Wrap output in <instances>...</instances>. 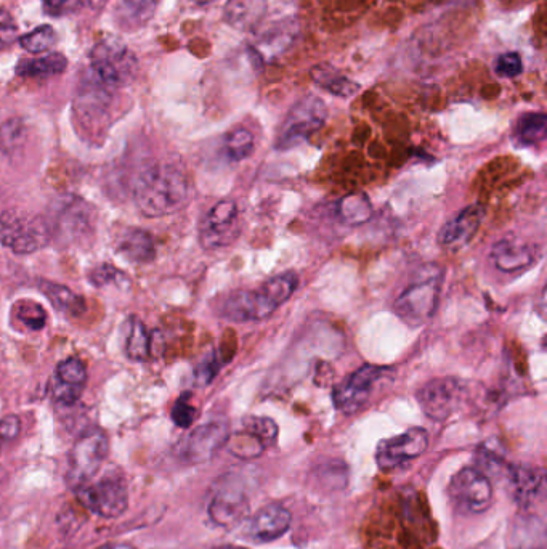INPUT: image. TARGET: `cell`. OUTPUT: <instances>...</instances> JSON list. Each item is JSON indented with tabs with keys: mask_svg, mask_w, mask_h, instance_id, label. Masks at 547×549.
<instances>
[{
	"mask_svg": "<svg viewBox=\"0 0 547 549\" xmlns=\"http://www.w3.org/2000/svg\"><path fill=\"white\" fill-rule=\"evenodd\" d=\"M296 36V21L288 20L278 23L275 28L264 33V36L260 39L259 53L268 58L278 57L284 50L289 49V45H292V41L296 39Z\"/></svg>",
	"mask_w": 547,
	"mask_h": 549,
	"instance_id": "cell-26",
	"label": "cell"
},
{
	"mask_svg": "<svg viewBox=\"0 0 547 549\" xmlns=\"http://www.w3.org/2000/svg\"><path fill=\"white\" fill-rule=\"evenodd\" d=\"M466 391V383H462L461 379H430L419 389L418 402L427 418L445 421L461 407Z\"/></svg>",
	"mask_w": 547,
	"mask_h": 549,
	"instance_id": "cell-10",
	"label": "cell"
},
{
	"mask_svg": "<svg viewBox=\"0 0 547 549\" xmlns=\"http://www.w3.org/2000/svg\"><path fill=\"white\" fill-rule=\"evenodd\" d=\"M291 521V511L288 508L272 503L252 516L246 529V537L254 543H272L288 532Z\"/></svg>",
	"mask_w": 547,
	"mask_h": 549,
	"instance_id": "cell-18",
	"label": "cell"
},
{
	"mask_svg": "<svg viewBox=\"0 0 547 549\" xmlns=\"http://www.w3.org/2000/svg\"><path fill=\"white\" fill-rule=\"evenodd\" d=\"M77 497L89 511L105 519L122 516L129 506V488L118 472H108L94 484L79 488Z\"/></svg>",
	"mask_w": 547,
	"mask_h": 549,
	"instance_id": "cell-7",
	"label": "cell"
},
{
	"mask_svg": "<svg viewBox=\"0 0 547 549\" xmlns=\"http://www.w3.org/2000/svg\"><path fill=\"white\" fill-rule=\"evenodd\" d=\"M17 317L23 325L28 326L29 330H42L47 322V314L42 309V305L33 301H25L18 304Z\"/></svg>",
	"mask_w": 547,
	"mask_h": 549,
	"instance_id": "cell-38",
	"label": "cell"
},
{
	"mask_svg": "<svg viewBox=\"0 0 547 549\" xmlns=\"http://www.w3.org/2000/svg\"><path fill=\"white\" fill-rule=\"evenodd\" d=\"M220 360L215 352H209L206 357L199 362L195 370V383L198 387H206L214 381L215 376L219 375Z\"/></svg>",
	"mask_w": 547,
	"mask_h": 549,
	"instance_id": "cell-39",
	"label": "cell"
},
{
	"mask_svg": "<svg viewBox=\"0 0 547 549\" xmlns=\"http://www.w3.org/2000/svg\"><path fill=\"white\" fill-rule=\"evenodd\" d=\"M127 357L135 362H145L151 355V338L143 322L132 318L129 326V336L126 341Z\"/></svg>",
	"mask_w": 547,
	"mask_h": 549,
	"instance_id": "cell-32",
	"label": "cell"
},
{
	"mask_svg": "<svg viewBox=\"0 0 547 549\" xmlns=\"http://www.w3.org/2000/svg\"><path fill=\"white\" fill-rule=\"evenodd\" d=\"M41 291L52 302L55 309L63 314L79 315L86 310V302L81 296H77L68 286L57 285L50 281H41Z\"/></svg>",
	"mask_w": 547,
	"mask_h": 549,
	"instance_id": "cell-29",
	"label": "cell"
},
{
	"mask_svg": "<svg viewBox=\"0 0 547 549\" xmlns=\"http://www.w3.org/2000/svg\"><path fill=\"white\" fill-rule=\"evenodd\" d=\"M442 283V269L437 265H429L397 297L394 302L395 314L410 326H422L429 322L437 310Z\"/></svg>",
	"mask_w": 547,
	"mask_h": 549,
	"instance_id": "cell-3",
	"label": "cell"
},
{
	"mask_svg": "<svg viewBox=\"0 0 547 549\" xmlns=\"http://www.w3.org/2000/svg\"><path fill=\"white\" fill-rule=\"evenodd\" d=\"M392 370L376 365H363L336 386L333 392L334 407L342 415H355L365 407L376 387L389 378Z\"/></svg>",
	"mask_w": 547,
	"mask_h": 549,
	"instance_id": "cell-8",
	"label": "cell"
},
{
	"mask_svg": "<svg viewBox=\"0 0 547 549\" xmlns=\"http://www.w3.org/2000/svg\"><path fill=\"white\" fill-rule=\"evenodd\" d=\"M535 251L514 238H503L491 249V261L501 272L512 273L525 270L535 262Z\"/></svg>",
	"mask_w": 547,
	"mask_h": 549,
	"instance_id": "cell-21",
	"label": "cell"
},
{
	"mask_svg": "<svg viewBox=\"0 0 547 549\" xmlns=\"http://www.w3.org/2000/svg\"><path fill=\"white\" fill-rule=\"evenodd\" d=\"M328 108L321 98L307 95L289 110L276 135V150L286 151L307 142L325 126Z\"/></svg>",
	"mask_w": 547,
	"mask_h": 549,
	"instance_id": "cell-4",
	"label": "cell"
},
{
	"mask_svg": "<svg viewBox=\"0 0 547 549\" xmlns=\"http://www.w3.org/2000/svg\"><path fill=\"white\" fill-rule=\"evenodd\" d=\"M26 140V126L21 119L13 118L0 126V150L5 155H15Z\"/></svg>",
	"mask_w": 547,
	"mask_h": 549,
	"instance_id": "cell-35",
	"label": "cell"
},
{
	"mask_svg": "<svg viewBox=\"0 0 547 549\" xmlns=\"http://www.w3.org/2000/svg\"><path fill=\"white\" fill-rule=\"evenodd\" d=\"M243 429L256 437L265 448L272 447L278 439V426L267 416H248L243 421Z\"/></svg>",
	"mask_w": 547,
	"mask_h": 549,
	"instance_id": "cell-34",
	"label": "cell"
},
{
	"mask_svg": "<svg viewBox=\"0 0 547 549\" xmlns=\"http://www.w3.org/2000/svg\"><path fill=\"white\" fill-rule=\"evenodd\" d=\"M509 549H546V530L541 519L522 516L512 524L507 535Z\"/></svg>",
	"mask_w": 547,
	"mask_h": 549,
	"instance_id": "cell-23",
	"label": "cell"
},
{
	"mask_svg": "<svg viewBox=\"0 0 547 549\" xmlns=\"http://www.w3.org/2000/svg\"><path fill=\"white\" fill-rule=\"evenodd\" d=\"M495 71L501 78H517L523 71L519 53L511 52L501 55L496 61Z\"/></svg>",
	"mask_w": 547,
	"mask_h": 549,
	"instance_id": "cell-42",
	"label": "cell"
},
{
	"mask_svg": "<svg viewBox=\"0 0 547 549\" xmlns=\"http://www.w3.org/2000/svg\"><path fill=\"white\" fill-rule=\"evenodd\" d=\"M238 206L233 200L215 203L199 225V241L206 249L227 248L240 235Z\"/></svg>",
	"mask_w": 547,
	"mask_h": 549,
	"instance_id": "cell-12",
	"label": "cell"
},
{
	"mask_svg": "<svg viewBox=\"0 0 547 549\" xmlns=\"http://www.w3.org/2000/svg\"><path fill=\"white\" fill-rule=\"evenodd\" d=\"M547 132V118L544 113H527L515 124V139L523 147H533L543 142Z\"/></svg>",
	"mask_w": 547,
	"mask_h": 549,
	"instance_id": "cell-30",
	"label": "cell"
},
{
	"mask_svg": "<svg viewBox=\"0 0 547 549\" xmlns=\"http://www.w3.org/2000/svg\"><path fill=\"white\" fill-rule=\"evenodd\" d=\"M227 445L228 450L241 460H252V458H257L267 450L256 437L249 434L248 431H244V429L228 437Z\"/></svg>",
	"mask_w": 547,
	"mask_h": 549,
	"instance_id": "cell-33",
	"label": "cell"
},
{
	"mask_svg": "<svg viewBox=\"0 0 547 549\" xmlns=\"http://www.w3.org/2000/svg\"><path fill=\"white\" fill-rule=\"evenodd\" d=\"M249 513V500L243 488L231 484L225 479L220 487L215 488L214 497L209 503V517L219 527H233L240 524Z\"/></svg>",
	"mask_w": 547,
	"mask_h": 549,
	"instance_id": "cell-16",
	"label": "cell"
},
{
	"mask_svg": "<svg viewBox=\"0 0 547 549\" xmlns=\"http://www.w3.org/2000/svg\"><path fill=\"white\" fill-rule=\"evenodd\" d=\"M509 492L519 505L527 506L543 488V472L531 466H507Z\"/></svg>",
	"mask_w": 547,
	"mask_h": 549,
	"instance_id": "cell-22",
	"label": "cell"
},
{
	"mask_svg": "<svg viewBox=\"0 0 547 549\" xmlns=\"http://www.w3.org/2000/svg\"><path fill=\"white\" fill-rule=\"evenodd\" d=\"M20 431L21 419L17 415L5 416L0 421V448L17 439L20 436Z\"/></svg>",
	"mask_w": 547,
	"mask_h": 549,
	"instance_id": "cell-43",
	"label": "cell"
},
{
	"mask_svg": "<svg viewBox=\"0 0 547 549\" xmlns=\"http://www.w3.org/2000/svg\"><path fill=\"white\" fill-rule=\"evenodd\" d=\"M278 307L280 305L268 296L264 286H260L256 291L238 289L228 294L220 301L219 315L233 323L262 322L272 317Z\"/></svg>",
	"mask_w": 547,
	"mask_h": 549,
	"instance_id": "cell-11",
	"label": "cell"
},
{
	"mask_svg": "<svg viewBox=\"0 0 547 549\" xmlns=\"http://www.w3.org/2000/svg\"><path fill=\"white\" fill-rule=\"evenodd\" d=\"M68 2L69 0H42V5H44V10L47 15L60 17L63 13H66Z\"/></svg>",
	"mask_w": 547,
	"mask_h": 549,
	"instance_id": "cell-45",
	"label": "cell"
},
{
	"mask_svg": "<svg viewBox=\"0 0 547 549\" xmlns=\"http://www.w3.org/2000/svg\"><path fill=\"white\" fill-rule=\"evenodd\" d=\"M17 34L18 28L12 15L7 10L0 9V49L12 44Z\"/></svg>",
	"mask_w": 547,
	"mask_h": 549,
	"instance_id": "cell-44",
	"label": "cell"
},
{
	"mask_svg": "<svg viewBox=\"0 0 547 549\" xmlns=\"http://www.w3.org/2000/svg\"><path fill=\"white\" fill-rule=\"evenodd\" d=\"M108 448H110L108 436L98 427L87 429L76 440V444L69 453L68 472H66V480L74 490L90 484V480L97 476L108 455Z\"/></svg>",
	"mask_w": 547,
	"mask_h": 549,
	"instance_id": "cell-5",
	"label": "cell"
},
{
	"mask_svg": "<svg viewBox=\"0 0 547 549\" xmlns=\"http://www.w3.org/2000/svg\"><path fill=\"white\" fill-rule=\"evenodd\" d=\"M90 281H92L95 286H98V288L111 285V283L121 286V281L129 283L126 273L121 272V270L116 269V267H113V265L110 264H103L100 265V267H97L94 272L90 273Z\"/></svg>",
	"mask_w": 547,
	"mask_h": 549,
	"instance_id": "cell-40",
	"label": "cell"
},
{
	"mask_svg": "<svg viewBox=\"0 0 547 549\" xmlns=\"http://www.w3.org/2000/svg\"><path fill=\"white\" fill-rule=\"evenodd\" d=\"M190 180L187 174L172 164L146 167L134 183V201L143 216H171L190 200Z\"/></svg>",
	"mask_w": 547,
	"mask_h": 549,
	"instance_id": "cell-1",
	"label": "cell"
},
{
	"mask_svg": "<svg viewBox=\"0 0 547 549\" xmlns=\"http://www.w3.org/2000/svg\"><path fill=\"white\" fill-rule=\"evenodd\" d=\"M103 549H135L134 546L126 545V543H114V545L105 546Z\"/></svg>",
	"mask_w": 547,
	"mask_h": 549,
	"instance_id": "cell-46",
	"label": "cell"
},
{
	"mask_svg": "<svg viewBox=\"0 0 547 549\" xmlns=\"http://www.w3.org/2000/svg\"><path fill=\"white\" fill-rule=\"evenodd\" d=\"M116 253L135 264H150L156 257V244L153 236L142 228H122L114 240Z\"/></svg>",
	"mask_w": 547,
	"mask_h": 549,
	"instance_id": "cell-20",
	"label": "cell"
},
{
	"mask_svg": "<svg viewBox=\"0 0 547 549\" xmlns=\"http://www.w3.org/2000/svg\"><path fill=\"white\" fill-rule=\"evenodd\" d=\"M230 437V427L225 421H211L191 431L179 447V456L185 463L201 464L212 460Z\"/></svg>",
	"mask_w": 547,
	"mask_h": 549,
	"instance_id": "cell-14",
	"label": "cell"
},
{
	"mask_svg": "<svg viewBox=\"0 0 547 549\" xmlns=\"http://www.w3.org/2000/svg\"><path fill=\"white\" fill-rule=\"evenodd\" d=\"M214 549H246V548H240V546H220V548H214Z\"/></svg>",
	"mask_w": 547,
	"mask_h": 549,
	"instance_id": "cell-48",
	"label": "cell"
},
{
	"mask_svg": "<svg viewBox=\"0 0 547 549\" xmlns=\"http://www.w3.org/2000/svg\"><path fill=\"white\" fill-rule=\"evenodd\" d=\"M337 217L347 225H363L373 217V204L365 193H350L337 203Z\"/></svg>",
	"mask_w": 547,
	"mask_h": 549,
	"instance_id": "cell-28",
	"label": "cell"
},
{
	"mask_svg": "<svg viewBox=\"0 0 547 549\" xmlns=\"http://www.w3.org/2000/svg\"><path fill=\"white\" fill-rule=\"evenodd\" d=\"M190 397V394H183L172 408V421L182 429H188L196 418V410L190 403Z\"/></svg>",
	"mask_w": 547,
	"mask_h": 549,
	"instance_id": "cell-41",
	"label": "cell"
},
{
	"mask_svg": "<svg viewBox=\"0 0 547 549\" xmlns=\"http://www.w3.org/2000/svg\"><path fill=\"white\" fill-rule=\"evenodd\" d=\"M57 42V31L49 25L39 26L31 33L21 36L20 39L21 47L31 53L49 52Z\"/></svg>",
	"mask_w": 547,
	"mask_h": 549,
	"instance_id": "cell-36",
	"label": "cell"
},
{
	"mask_svg": "<svg viewBox=\"0 0 547 549\" xmlns=\"http://www.w3.org/2000/svg\"><path fill=\"white\" fill-rule=\"evenodd\" d=\"M429 447V434L422 427H413L400 436L382 440L377 445L376 461L379 468L390 471L408 461L416 460Z\"/></svg>",
	"mask_w": 547,
	"mask_h": 549,
	"instance_id": "cell-15",
	"label": "cell"
},
{
	"mask_svg": "<svg viewBox=\"0 0 547 549\" xmlns=\"http://www.w3.org/2000/svg\"><path fill=\"white\" fill-rule=\"evenodd\" d=\"M310 74H312V79L317 82L318 86L323 87L326 92L336 95V97L350 98L360 92V84L344 76L341 71L334 68L333 65H329V63H320V65L313 66Z\"/></svg>",
	"mask_w": 547,
	"mask_h": 549,
	"instance_id": "cell-25",
	"label": "cell"
},
{
	"mask_svg": "<svg viewBox=\"0 0 547 549\" xmlns=\"http://www.w3.org/2000/svg\"><path fill=\"white\" fill-rule=\"evenodd\" d=\"M267 12V0H228L225 20L233 28L249 31L259 25Z\"/></svg>",
	"mask_w": 547,
	"mask_h": 549,
	"instance_id": "cell-24",
	"label": "cell"
},
{
	"mask_svg": "<svg viewBox=\"0 0 547 549\" xmlns=\"http://www.w3.org/2000/svg\"><path fill=\"white\" fill-rule=\"evenodd\" d=\"M451 503L462 514H482L493 503V485L482 469L464 468L448 487Z\"/></svg>",
	"mask_w": 547,
	"mask_h": 549,
	"instance_id": "cell-9",
	"label": "cell"
},
{
	"mask_svg": "<svg viewBox=\"0 0 547 549\" xmlns=\"http://www.w3.org/2000/svg\"><path fill=\"white\" fill-rule=\"evenodd\" d=\"M254 151V137L248 129H235L225 139V153L231 161H244Z\"/></svg>",
	"mask_w": 547,
	"mask_h": 549,
	"instance_id": "cell-37",
	"label": "cell"
},
{
	"mask_svg": "<svg viewBox=\"0 0 547 549\" xmlns=\"http://www.w3.org/2000/svg\"><path fill=\"white\" fill-rule=\"evenodd\" d=\"M159 0H121L118 5L119 21L122 25L140 26L153 17Z\"/></svg>",
	"mask_w": 547,
	"mask_h": 549,
	"instance_id": "cell-31",
	"label": "cell"
},
{
	"mask_svg": "<svg viewBox=\"0 0 547 549\" xmlns=\"http://www.w3.org/2000/svg\"><path fill=\"white\" fill-rule=\"evenodd\" d=\"M52 241L47 220L36 216H21L5 212L0 216V243L13 253L25 256L45 248Z\"/></svg>",
	"mask_w": 547,
	"mask_h": 549,
	"instance_id": "cell-6",
	"label": "cell"
},
{
	"mask_svg": "<svg viewBox=\"0 0 547 549\" xmlns=\"http://www.w3.org/2000/svg\"><path fill=\"white\" fill-rule=\"evenodd\" d=\"M137 68L134 53L118 39H103L90 53L89 73L86 74L87 97L103 102L114 89L126 84Z\"/></svg>",
	"mask_w": 547,
	"mask_h": 549,
	"instance_id": "cell-2",
	"label": "cell"
},
{
	"mask_svg": "<svg viewBox=\"0 0 547 549\" xmlns=\"http://www.w3.org/2000/svg\"><path fill=\"white\" fill-rule=\"evenodd\" d=\"M211 2H214V0H196V4H199V5H207V4H211Z\"/></svg>",
	"mask_w": 547,
	"mask_h": 549,
	"instance_id": "cell-47",
	"label": "cell"
},
{
	"mask_svg": "<svg viewBox=\"0 0 547 549\" xmlns=\"http://www.w3.org/2000/svg\"><path fill=\"white\" fill-rule=\"evenodd\" d=\"M47 224H49L52 238L60 236L65 241H74L89 232L92 224V209L86 201H82L77 196H63L57 203H52Z\"/></svg>",
	"mask_w": 547,
	"mask_h": 549,
	"instance_id": "cell-13",
	"label": "cell"
},
{
	"mask_svg": "<svg viewBox=\"0 0 547 549\" xmlns=\"http://www.w3.org/2000/svg\"><path fill=\"white\" fill-rule=\"evenodd\" d=\"M68 68V60L61 53H50L41 58L21 60L17 66L18 76L25 78H50L63 73Z\"/></svg>",
	"mask_w": 547,
	"mask_h": 549,
	"instance_id": "cell-27",
	"label": "cell"
},
{
	"mask_svg": "<svg viewBox=\"0 0 547 549\" xmlns=\"http://www.w3.org/2000/svg\"><path fill=\"white\" fill-rule=\"evenodd\" d=\"M483 217H485V211L480 204L467 206L448 224L443 225L438 233V241L445 248H461L474 238L475 233L479 232Z\"/></svg>",
	"mask_w": 547,
	"mask_h": 549,
	"instance_id": "cell-19",
	"label": "cell"
},
{
	"mask_svg": "<svg viewBox=\"0 0 547 549\" xmlns=\"http://www.w3.org/2000/svg\"><path fill=\"white\" fill-rule=\"evenodd\" d=\"M87 384V368L81 358L69 357L57 366L50 383L52 400L63 407L79 402Z\"/></svg>",
	"mask_w": 547,
	"mask_h": 549,
	"instance_id": "cell-17",
	"label": "cell"
}]
</instances>
